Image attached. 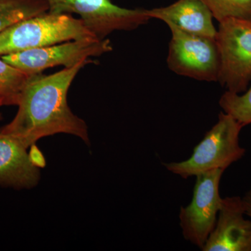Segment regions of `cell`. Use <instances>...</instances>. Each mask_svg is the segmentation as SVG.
Listing matches in <instances>:
<instances>
[{
	"label": "cell",
	"instance_id": "1",
	"mask_svg": "<svg viewBox=\"0 0 251 251\" xmlns=\"http://www.w3.org/2000/svg\"><path fill=\"white\" fill-rule=\"evenodd\" d=\"M91 62H81L51 75H31L20 96L16 116L0 131L14 137L27 149L41 138L59 133L74 135L90 145L88 126L72 111L67 96L77 74Z\"/></svg>",
	"mask_w": 251,
	"mask_h": 251
},
{
	"label": "cell",
	"instance_id": "2",
	"mask_svg": "<svg viewBox=\"0 0 251 251\" xmlns=\"http://www.w3.org/2000/svg\"><path fill=\"white\" fill-rule=\"evenodd\" d=\"M94 39H99L80 18L48 11L0 33V56L67 41Z\"/></svg>",
	"mask_w": 251,
	"mask_h": 251
},
{
	"label": "cell",
	"instance_id": "3",
	"mask_svg": "<svg viewBox=\"0 0 251 251\" xmlns=\"http://www.w3.org/2000/svg\"><path fill=\"white\" fill-rule=\"evenodd\" d=\"M243 127L232 115L221 112L218 122L195 147L188 159L163 165L184 179L214 170L225 171L245 154V149L239 145Z\"/></svg>",
	"mask_w": 251,
	"mask_h": 251
},
{
	"label": "cell",
	"instance_id": "4",
	"mask_svg": "<svg viewBox=\"0 0 251 251\" xmlns=\"http://www.w3.org/2000/svg\"><path fill=\"white\" fill-rule=\"evenodd\" d=\"M215 39L220 57L218 82L228 92L244 93L251 82V21H221Z\"/></svg>",
	"mask_w": 251,
	"mask_h": 251
},
{
	"label": "cell",
	"instance_id": "5",
	"mask_svg": "<svg viewBox=\"0 0 251 251\" xmlns=\"http://www.w3.org/2000/svg\"><path fill=\"white\" fill-rule=\"evenodd\" d=\"M49 12L77 14L100 40L115 31H131L151 20L148 9H126L111 0H44Z\"/></svg>",
	"mask_w": 251,
	"mask_h": 251
},
{
	"label": "cell",
	"instance_id": "6",
	"mask_svg": "<svg viewBox=\"0 0 251 251\" xmlns=\"http://www.w3.org/2000/svg\"><path fill=\"white\" fill-rule=\"evenodd\" d=\"M112 50L111 42L108 39H84L25 50L0 57L10 65L31 75L58 66L73 67L90 61V57L112 52Z\"/></svg>",
	"mask_w": 251,
	"mask_h": 251
},
{
	"label": "cell",
	"instance_id": "7",
	"mask_svg": "<svg viewBox=\"0 0 251 251\" xmlns=\"http://www.w3.org/2000/svg\"><path fill=\"white\" fill-rule=\"evenodd\" d=\"M171 39L167 64L177 75L206 82H218L219 50L215 38L170 28Z\"/></svg>",
	"mask_w": 251,
	"mask_h": 251
},
{
	"label": "cell",
	"instance_id": "8",
	"mask_svg": "<svg viewBox=\"0 0 251 251\" xmlns=\"http://www.w3.org/2000/svg\"><path fill=\"white\" fill-rule=\"evenodd\" d=\"M224 171L214 170L196 176L192 201L179 213L185 239L202 250L215 226L223 198L219 184Z\"/></svg>",
	"mask_w": 251,
	"mask_h": 251
},
{
	"label": "cell",
	"instance_id": "9",
	"mask_svg": "<svg viewBox=\"0 0 251 251\" xmlns=\"http://www.w3.org/2000/svg\"><path fill=\"white\" fill-rule=\"evenodd\" d=\"M242 198H223L214 228L204 251H251V220L245 219Z\"/></svg>",
	"mask_w": 251,
	"mask_h": 251
},
{
	"label": "cell",
	"instance_id": "10",
	"mask_svg": "<svg viewBox=\"0 0 251 251\" xmlns=\"http://www.w3.org/2000/svg\"><path fill=\"white\" fill-rule=\"evenodd\" d=\"M40 179V168L31 161L27 149L14 137L0 131V186L30 189Z\"/></svg>",
	"mask_w": 251,
	"mask_h": 251
},
{
	"label": "cell",
	"instance_id": "11",
	"mask_svg": "<svg viewBox=\"0 0 251 251\" xmlns=\"http://www.w3.org/2000/svg\"><path fill=\"white\" fill-rule=\"evenodd\" d=\"M151 19L159 20L185 32L216 38L213 15L202 0H177L163 7L148 9Z\"/></svg>",
	"mask_w": 251,
	"mask_h": 251
},
{
	"label": "cell",
	"instance_id": "12",
	"mask_svg": "<svg viewBox=\"0 0 251 251\" xmlns=\"http://www.w3.org/2000/svg\"><path fill=\"white\" fill-rule=\"evenodd\" d=\"M49 11L44 0H0V33Z\"/></svg>",
	"mask_w": 251,
	"mask_h": 251
},
{
	"label": "cell",
	"instance_id": "13",
	"mask_svg": "<svg viewBox=\"0 0 251 251\" xmlns=\"http://www.w3.org/2000/svg\"><path fill=\"white\" fill-rule=\"evenodd\" d=\"M31 75L10 65L0 57V102L2 105H18L21 92Z\"/></svg>",
	"mask_w": 251,
	"mask_h": 251
},
{
	"label": "cell",
	"instance_id": "14",
	"mask_svg": "<svg viewBox=\"0 0 251 251\" xmlns=\"http://www.w3.org/2000/svg\"><path fill=\"white\" fill-rule=\"evenodd\" d=\"M220 23L229 18L251 21V0H202Z\"/></svg>",
	"mask_w": 251,
	"mask_h": 251
},
{
	"label": "cell",
	"instance_id": "15",
	"mask_svg": "<svg viewBox=\"0 0 251 251\" xmlns=\"http://www.w3.org/2000/svg\"><path fill=\"white\" fill-rule=\"evenodd\" d=\"M219 105L243 126L251 125V85L242 94L226 91L220 99Z\"/></svg>",
	"mask_w": 251,
	"mask_h": 251
},
{
	"label": "cell",
	"instance_id": "16",
	"mask_svg": "<svg viewBox=\"0 0 251 251\" xmlns=\"http://www.w3.org/2000/svg\"><path fill=\"white\" fill-rule=\"evenodd\" d=\"M30 148L31 150L29 151V154L31 161L38 168H44L46 165V161L42 153L41 152L39 149L36 148L35 145H32Z\"/></svg>",
	"mask_w": 251,
	"mask_h": 251
},
{
	"label": "cell",
	"instance_id": "17",
	"mask_svg": "<svg viewBox=\"0 0 251 251\" xmlns=\"http://www.w3.org/2000/svg\"><path fill=\"white\" fill-rule=\"evenodd\" d=\"M243 205H244V211L246 215L249 216L251 219V187L249 191L242 198Z\"/></svg>",
	"mask_w": 251,
	"mask_h": 251
},
{
	"label": "cell",
	"instance_id": "18",
	"mask_svg": "<svg viewBox=\"0 0 251 251\" xmlns=\"http://www.w3.org/2000/svg\"><path fill=\"white\" fill-rule=\"evenodd\" d=\"M3 106L2 104L0 102V107Z\"/></svg>",
	"mask_w": 251,
	"mask_h": 251
}]
</instances>
